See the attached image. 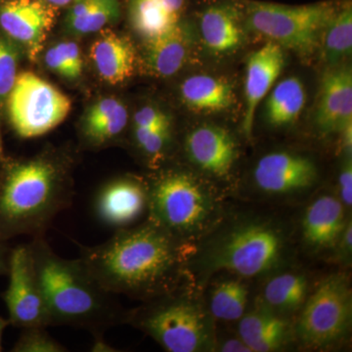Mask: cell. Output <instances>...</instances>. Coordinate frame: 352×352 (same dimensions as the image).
Returning a JSON list of instances; mask_svg holds the SVG:
<instances>
[{"mask_svg":"<svg viewBox=\"0 0 352 352\" xmlns=\"http://www.w3.org/2000/svg\"><path fill=\"white\" fill-rule=\"evenodd\" d=\"M183 247L182 238L147 219L117 230L102 244L80 245V259L109 293L152 300L175 289Z\"/></svg>","mask_w":352,"mask_h":352,"instance_id":"cell-1","label":"cell"},{"mask_svg":"<svg viewBox=\"0 0 352 352\" xmlns=\"http://www.w3.org/2000/svg\"><path fill=\"white\" fill-rule=\"evenodd\" d=\"M41 0H9L0 7V25L36 59L54 25L55 13Z\"/></svg>","mask_w":352,"mask_h":352,"instance_id":"cell-12","label":"cell"},{"mask_svg":"<svg viewBox=\"0 0 352 352\" xmlns=\"http://www.w3.org/2000/svg\"><path fill=\"white\" fill-rule=\"evenodd\" d=\"M14 352H65L68 351L44 327L23 328Z\"/></svg>","mask_w":352,"mask_h":352,"instance_id":"cell-31","label":"cell"},{"mask_svg":"<svg viewBox=\"0 0 352 352\" xmlns=\"http://www.w3.org/2000/svg\"><path fill=\"white\" fill-rule=\"evenodd\" d=\"M71 109L66 94L31 72L18 75L8 95L9 119L21 138L48 133L66 120Z\"/></svg>","mask_w":352,"mask_h":352,"instance_id":"cell-9","label":"cell"},{"mask_svg":"<svg viewBox=\"0 0 352 352\" xmlns=\"http://www.w3.org/2000/svg\"><path fill=\"white\" fill-rule=\"evenodd\" d=\"M283 239L274 227L244 224L217 241L208 254V270H226L243 277L264 274L280 263Z\"/></svg>","mask_w":352,"mask_h":352,"instance_id":"cell-7","label":"cell"},{"mask_svg":"<svg viewBox=\"0 0 352 352\" xmlns=\"http://www.w3.org/2000/svg\"><path fill=\"white\" fill-rule=\"evenodd\" d=\"M319 48L326 63L339 64L352 51V6L351 0L340 4L339 10L322 34Z\"/></svg>","mask_w":352,"mask_h":352,"instance_id":"cell-27","label":"cell"},{"mask_svg":"<svg viewBox=\"0 0 352 352\" xmlns=\"http://www.w3.org/2000/svg\"><path fill=\"white\" fill-rule=\"evenodd\" d=\"M247 287L238 280H226L215 287L210 298V311L220 320H240L248 303Z\"/></svg>","mask_w":352,"mask_h":352,"instance_id":"cell-29","label":"cell"},{"mask_svg":"<svg viewBox=\"0 0 352 352\" xmlns=\"http://www.w3.org/2000/svg\"><path fill=\"white\" fill-rule=\"evenodd\" d=\"M43 1L50 4V6L63 7L68 6V4L72 3L75 0H43Z\"/></svg>","mask_w":352,"mask_h":352,"instance_id":"cell-40","label":"cell"},{"mask_svg":"<svg viewBox=\"0 0 352 352\" xmlns=\"http://www.w3.org/2000/svg\"><path fill=\"white\" fill-rule=\"evenodd\" d=\"M285 67L283 48L272 41L254 51L247 61L245 78V109L243 129L252 133L259 103L268 94Z\"/></svg>","mask_w":352,"mask_h":352,"instance_id":"cell-14","label":"cell"},{"mask_svg":"<svg viewBox=\"0 0 352 352\" xmlns=\"http://www.w3.org/2000/svg\"><path fill=\"white\" fill-rule=\"evenodd\" d=\"M346 226L342 201L333 196H322L305 210L303 238L315 249H328L337 244Z\"/></svg>","mask_w":352,"mask_h":352,"instance_id":"cell-20","label":"cell"},{"mask_svg":"<svg viewBox=\"0 0 352 352\" xmlns=\"http://www.w3.org/2000/svg\"><path fill=\"white\" fill-rule=\"evenodd\" d=\"M214 210L207 191L185 171H166L149 185L147 219L182 239L198 232Z\"/></svg>","mask_w":352,"mask_h":352,"instance_id":"cell-5","label":"cell"},{"mask_svg":"<svg viewBox=\"0 0 352 352\" xmlns=\"http://www.w3.org/2000/svg\"><path fill=\"white\" fill-rule=\"evenodd\" d=\"M242 7L221 2L207 7L201 14L200 31L204 43L217 54L237 50L243 41Z\"/></svg>","mask_w":352,"mask_h":352,"instance_id":"cell-18","label":"cell"},{"mask_svg":"<svg viewBox=\"0 0 352 352\" xmlns=\"http://www.w3.org/2000/svg\"><path fill=\"white\" fill-rule=\"evenodd\" d=\"M7 274L8 287L2 296L10 325L21 329L52 326L29 244L10 250Z\"/></svg>","mask_w":352,"mask_h":352,"instance_id":"cell-10","label":"cell"},{"mask_svg":"<svg viewBox=\"0 0 352 352\" xmlns=\"http://www.w3.org/2000/svg\"><path fill=\"white\" fill-rule=\"evenodd\" d=\"M340 2L324 0L305 6H284L248 0L242 6L245 24L282 48L307 55L320 44L322 34Z\"/></svg>","mask_w":352,"mask_h":352,"instance_id":"cell-4","label":"cell"},{"mask_svg":"<svg viewBox=\"0 0 352 352\" xmlns=\"http://www.w3.org/2000/svg\"><path fill=\"white\" fill-rule=\"evenodd\" d=\"M95 217L109 228H129L149 212V185L133 176L104 184L94 199Z\"/></svg>","mask_w":352,"mask_h":352,"instance_id":"cell-11","label":"cell"},{"mask_svg":"<svg viewBox=\"0 0 352 352\" xmlns=\"http://www.w3.org/2000/svg\"><path fill=\"white\" fill-rule=\"evenodd\" d=\"M183 103L197 113H214L228 110L235 101L234 88L217 76L196 75L180 85Z\"/></svg>","mask_w":352,"mask_h":352,"instance_id":"cell-22","label":"cell"},{"mask_svg":"<svg viewBox=\"0 0 352 352\" xmlns=\"http://www.w3.org/2000/svg\"><path fill=\"white\" fill-rule=\"evenodd\" d=\"M352 122V73L349 67H333L321 80L315 122L324 134L340 132Z\"/></svg>","mask_w":352,"mask_h":352,"instance_id":"cell-16","label":"cell"},{"mask_svg":"<svg viewBox=\"0 0 352 352\" xmlns=\"http://www.w3.org/2000/svg\"><path fill=\"white\" fill-rule=\"evenodd\" d=\"M44 60H45L46 66H47L51 71L54 72L57 75L63 76V78L72 80V76L71 73H69L68 66H67L63 57L61 56V54H60L59 51L56 50L55 46H53V47L47 50V52L45 53Z\"/></svg>","mask_w":352,"mask_h":352,"instance_id":"cell-36","label":"cell"},{"mask_svg":"<svg viewBox=\"0 0 352 352\" xmlns=\"http://www.w3.org/2000/svg\"><path fill=\"white\" fill-rule=\"evenodd\" d=\"M186 0H131V24L146 39L182 22Z\"/></svg>","mask_w":352,"mask_h":352,"instance_id":"cell-24","label":"cell"},{"mask_svg":"<svg viewBox=\"0 0 352 352\" xmlns=\"http://www.w3.org/2000/svg\"><path fill=\"white\" fill-rule=\"evenodd\" d=\"M66 164L50 154L17 162L0 182V242L44 235L60 212L73 203Z\"/></svg>","mask_w":352,"mask_h":352,"instance_id":"cell-3","label":"cell"},{"mask_svg":"<svg viewBox=\"0 0 352 352\" xmlns=\"http://www.w3.org/2000/svg\"><path fill=\"white\" fill-rule=\"evenodd\" d=\"M351 319L352 298L349 280L344 275H331L303 303L296 323V333L305 346L324 349L346 337Z\"/></svg>","mask_w":352,"mask_h":352,"instance_id":"cell-8","label":"cell"},{"mask_svg":"<svg viewBox=\"0 0 352 352\" xmlns=\"http://www.w3.org/2000/svg\"><path fill=\"white\" fill-rule=\"evenodd\" d=\"M133 127L171 131L170 120L168 115L150 106H146L136 112L133 118Z\"/></svg>","mask_w":352,"mask_h":352,"instance_id":"cell-33","label":"cell"},{"mask_svg":"<svg viewBox=\"0 0 352 352\" xmlns=\"http://www.w3.org/2000/svg\"><path fill=\"white\" fill-rule=\"evenodd\" d=\"M10 325L8 319L2 318L0 317V351H2V338H3V333L7 328V326Z\"/></svg>","mask_w":352,"mask_h":352,"instance_id":"cell-41","label":"cell"},{"mask_svg":"<svg viewBox=\"0 0 352 352\" xmlns=\"http://www.w3.org/2000/svg\"><path fill=\"white\" fill-rule=\"evenodd\" d=\"M193 43L188 25L179 22L168 31L147 39L145 61L153 75L168 78L184 66Z\"/></svg>","mask_w":352,"mask_h":352,"instance_id":"cell-19","label":"cell"},{"mask_svg":"<svg viewBox=\"0 0 352 352\" xmlns=\"http://www.w3.org/2000/svg\"><path fill=\"white\" fill-rule=\"evenodd\" d=\"M288 323L267 309L259 308L241 318L240 339L244 340L252 352L282 349L288 340Z\"/></svg>","mask_w":352,"mask_h":352,"instance_id":"cell-23","label":"cell"},{"mask_svg":"<svg viewBox=\"0 0 352 352\" xmlns=\"http://www.w3.org/2000/svg\"><path fill=\"white\" fill-rule=\"evenodd\" d=\"M340 197L342 203L346 208L352 205V166L351 161L346 162L340 173L339 178Z\"/></svg>","mask_w":352,"mask_h":352,"instance_id":"cell-35","label":"cell"},{"mask_svg":"<svg viewBox=\"0 0 352 352\" xmlns=\"http://www.w3.org/2000/svg\"><path fill=\"white\" fill-rule=\"evenodd\" d=\"M221 351L224 352H252L251 349L241 339L226 340L221 346Z\"/></svg>","mask_w":352,"mask_h":352,"instance_id":"cell-37","label":"cell"},{"mask_svg":"<svg viewBox=\"0 0 352 352\" xmlns=\"http://www.w3.org/2000/svg\"><path fill=\"white\" fill-rule=\"evenodd\" d=\"M129 113L126 106L116 98H103L87 111L82 124V135L94 148L111 144L126 129Z\"/></svg>","mask_w":352,"mask_h":352,"instance_id":"cell-21","label":"cell"},{"mask_svg":"<svg viewBox=\"0 0 352 352\" xmlns=\"http://www.w3.org/2000/svg\"><path fill=\"white\" fill-rule=\"evenodd\" d=\"M171 131L133 127V138L139 150L145 155L150 166L157 168L163 161L170 143Z\"/></svg>","mask_w":352,"mask_h":352,"instance_id":"cell-30","label":"cell"},{"mask_svg":"<svg viewBox=\"0 0 352 352\" xmlns=\"http://www.w3.org/2000/svg\"><path fill=\"white\" fill-rule=\"evenodd\" d=\"M120 8V0H75L67 25L76 34L99 32L119 17Z\"/></svg>","mask_w":352,"mask_h":352,"instance_id":"cell-26","label":"cell"},{"mask_svg":"<svg viewBox=\"0 0 352 352\" xmlns=\"http://www.w3.org/2000/svg\"><path fill=\"white\" fill-rule=\"evenodd\" d=\"M342 133V147L344 148L346 153H351V145H352V122H349L344 129L340 131Z\"/></svg>","mask_w":352,"mask_h":352,"instance_id":"cell-39","label":"cell"},{"mask_svg":"<svg viewBox=\"0 0 352 352\" xmlns=\"http://www.w3.org/2000/svg\"><path fill=\"white\" fill-rule=\"evenodd\" d=\"M10 250L6 247L4 242H0V276L6 275L8 272V258Z\"/></svg>","mask_w":352,"mask_h":352,"instance_id":"cell-38","label":"cell"},{"mask_svg":"<svg viewBox=\"0 0 352 352\" xmlns=\"http://www.w3.org/2000/svg\"><path fill=\"white\" fill-rule=\"evenodd\" d=\"M18 53L15 46L0 38V100L10 94L17 78Z\"/></svg>","mask_w":352,"mask_h":352,"instance_id":"cell-32","label":"cell"},{"mask_svg":"<svg viewBox=\"0 0 352 352\" xmlns=\"http://www.w3.org/2000/svg\"><path fill=\"white\" fill-rule=\"evenodd\" d=\"M55 47L66 62L71 72L72 80L80 76L82 74L83 62L78 44L72 41H65V43L57 44Z\"/></svg>","mask_w":352,"mask_h":352,"instance_id":"cell-34","label":"cell"},{"mask_svg":"<svg viewBox=\"0 0 352 352\" xmlns=\"http://www.w3.org/2000/svg\"><path fill=\"white\" fill-rule=\"evenodd\" d=\"M307 296L305 276L285 273L271 279L263 292L264 302L279 311H293L303 305Z\"/></svg>","mask_w":352,"mask_h":352,"instance_id":"cell-28","label":"cell"},{"mask_svg":"<svg viewBox=\"0 0 352 352\" xmlns=\"http://www.w3.org/2000/svg\"><path fill=\"white\" fill-rule=\"evenodd\" d=\"M185 150L190 161L201 170L219 177L232 170L237 146L229 131L223 127L203 124L187 134Z\"/></svg>","mask_w":352,"mask_h":352,"instance_id":"cell-15","label":"cell"},{"mask_svg":"<svg viewBox=\"0 0 352 352\" xmlns=\"http://www.w3.org/2000/svg\"><path fill=\"white\" fill-rule=\"evenodd\" d=\"M170 293L152 298L156 302L152 305L126 312L124 323L148 333L164 351H203L210 342L205 314L195 303Z\"/></svg>","mask_w":352,"mask_h":352,"instance_id":"cell-6","label":"cell"},{"mask_svg":"<svg viewBox=\"0 0 352 352\" xmlns=\"http://www.w3.org/2000/svg\"><path fill=\"white\" fill-rule=\"evenodd\" d=\"M52 326H69L104 339L109 329L124 324L126 311L91 276L80 258H62L44 235L29 243Z\"/></svg>","mask_w":352,"mask_h":352,"instance_id":"cell-2","label":"cell"},{"mask_svg":"<svg viewBox=\"0 0 352 352\" xmlns=\"http://www.w3.org/2000/svg\"><path fill=\"white\" fill-rule=\"evenodd\" d=\"M317 177L311 160L287 152H274L259 160L254 178L261 191L289 194L309 188Z\"/></svg>","mask_w":352,"mask_h":352,"instance_id":"cell-13","label":"cell"},{"mask_svg":"<svg viewBox=\"0 0 352 352\" xmlns=\"http://www.w3.org/2000/svg\"><path fill=\"white\" fill-rule=\"evenodd\" d=\"M307 101L303 83L296 76L278 83L266 102V118L272 126L293 124L300 117Z\"/></svg>","mask_w":352,"mask_h":352,"instance_id":"cell-25","label":"cell"},{"mask_svg":"<svg viewBox=\"0 0 352 352\" xmlns=\"http://www.w3.org/2000/svg\"><path fill=\"white\" fill-rule=\"evenodd\" d=\"M90 58L101 80L110 85L126 82L135 71L136 53L131 41L105 30L90 48Z\"/></svg>","mask_w":352,"mask_h":352,"instance_id":"cell-17","label":"cell"}]
</instances>
